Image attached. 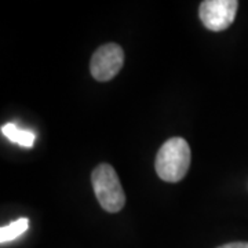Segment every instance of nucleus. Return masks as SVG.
I'll use <instances>...</instances> for the list:
<instances>
[{"label": "nucleus", "mask_w": 248, "mask_h": 248, "mask_svg": "<svg viewBox=\"0 0 248 248\" xmlns=\"http://www.w3.org/2000/svg\"><path fill=\"white\" fill-rule=\"evenodd\" d=\"M192 153L189 143L179 137L170 138L161 145L156 156V172L166 182H179L190 167Z\"/></svg>", "instance_id": "nucleus-1"}, {"label": "nucleus", "mask_w": 248, "mask_h": 248, "mask_svg": "<svg viewBox=\"0 0 248 248\" xmlns=\"http://www.w3.org/2000/svg\"><path fill=\"white\" fill-rule=\"evenodd\" d=\"M93 189L101 207L108 213H119L125 204V195L115 169L107 163L97 166L91 174Z\"/></svg>", "instance_id": "nucleus-2"}, {"label": "nucleus", "mask_w": 248, "mask_h": 248, "mask_svg": "<svg viewBox=\"0 0 248 248\" xmlns=\"http://www.w3.org/2000/svg\"><path fill=\"white\" fill-rule=\"evenodd\" d=\"M124 65L123 48L116 43L101 46L91 57L90 72L98 81H109L120 72Z\"/></svg>", "instance_id": "nucleus-3"}, {"label": "nucleus", "mask_w": 248, "mask_h": 248, "mask_svg": "<svg viewBox=\"0 0 248 248\" xmlns=\"http://www.w3.org/2000/svg\"><path fill=\"white\" fill-rule=\"evenodd\" d=\"M239 9L236 0H204L199 9V17L210 31L221 32L231 27Z\"/></svg>", "instance_id": "nucleus-4"}, {"label": "nucleus", "mask_w": 248, "mask_h": 248, "mask_svg": "<svg viewBox=\"0 0 248 248\" xmlns=\"http://www.w3.org/2000/svg\"><path fill=\"white\" fill-rule=\"evenodd\" d=\"M1 134L9 140V141L17 143L24 148H32L35 143L36 135L31 130H22L17 127L16 124L7 123L1 125Z\"/></svg>", "instance_id": "nucleus-5"}, {"label": "nucleus", "mask_w": 248, "mask_h": 248, "mask_svg": "<svg viewBox=\"0 0 248 248\" xmlns=\"http://www.w3.org/2000/svg\"><path fill=\"white\" fill-rule=\"evenodd\" d=\"M29 228V219L28 218H19L17 221L11 222L7 226H3L0 229V241L9 243L11 240H16L21 234H24Z\"/></svg>", "instance_id": "nucleus-6"}, {"label": "nucleus", "mask_w": 248, "mask_h": 248, "mask_svg": "<svg viewBox=\"0 0 248 248\" xmlns=\"http://www.w3.org/2000/svg\"><path fill=\"white\" fill-rule=\"evenodd\" d=\"M218 248H248V243L244 241H237V243H229V244H223Z\"/></svg>", "instance_id": "nucleus-7"}]
</instances>
